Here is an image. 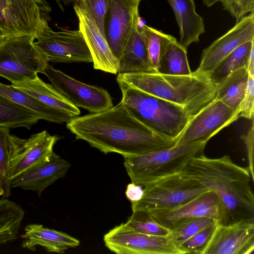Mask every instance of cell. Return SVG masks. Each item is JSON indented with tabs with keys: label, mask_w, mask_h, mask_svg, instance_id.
Wrapping results in <instances>:
<instances>
[{
	"label": "cell",
	"mask_w": 254,
	"mask_h": 254,
	"mask_svg": "<svg viewBox=\"0 0 254 254\" xmlns=\"http://www.w3.org/2000/svg\"><path fill=\"white\" fill-rule=\"evenodd\" d=\"M76 139L106 154L117 153L124 158L172 147L178 138L161 136L136 118L121 102L102 112L76 117L66 124Z\"/></svg>",
	"instance_id": "1"
},
{
	"label": "cell",
	"mask_w": 254,
	"mask_h": 254,
	"mask_svg": "<svg viewBox=\"0 0 254 254\" xmlns=\"http://www.w3.org/2000/svg\"><path fill=\"white\" fill-rule=\"evenodd\" d=\"M180 173L219 196L228 209L230 223L254 219V196L250 186V173L248 167L236 164L229 155L210 158L204 153L199 155L193 157Z\"/></svg>",
	"instance_id": "2"
},
{
	"label": "cell",
	"mask_w": 254,
	"mask_h": 254,
	"mask_svg": "<svg viewBox=\"0 0 254 254\" xmlns=\"http://www.w3.org/2000/svg\"><path fill=\"white\" fill-rule=\"evenodd\" d=\"M117 80L176 104L190 120L214 100L218 86L207 74L195 71L184 75L158 72L118 73Z\"/></svg>",
	"instance_id": "3"
},
{
	"label": "cell",
	"mask_w": 254,
	"mask_h": 254,
	"mask_svg": "<svg viewBox=\"0 0 254 254\" xmlns=\"http://www.w3.org/2000/svg\"><path fill=\"white\" fill-rule=\"evenodd\" d=\"M121 101L131 115L156 133L178 138L190 118L181 107L117 80Z\"/></svg>",
	"instance_id": "4"
},
{
	"label": "cell",
	"mask_w": 254,
	"mask_h": 254,
	"mask_svg": "<svg viewBox=\"0 0 254 254\" xmlns=\"http://www.w3.org/2000/svg\"><path fill=\"white\" fill-rule=\"evenodd\" d=\"M207 141H199L124 158L131 183L145 187L180 173L194 157L204 153Z\"/></svg>",
	"instance_id": "5"
},
{
	"label": "cell",
	"mask_w": 254,
	"mask_h": 254,
	"mask_svg": "<svg viewBox=\"0 0 254 254\" xmlns=\"http://www.w3.org/2000/svg\"><path fill=\"white\" fill-rule=\"evenodd\" d=\"M51 7L46 0H0V28L5 37L35 40L49 30Z\"/></svg>",
	"instance_id": "6"
},
{
	"label": "cell",
	"mask_w": 254,
	"mask_h": 254,
	"mask_svg": "<svg viewBox=\"0 0 254 254\" xmlns=\"http://www.w3.org/2000/svg\"><path fill=\"white\" fill-rule=\"evenodd\" d=\"M139 201L131 203L132 211H149L171 209L183 205L211 190L181 173L144 187Z\"/></svg>",
	"instance_id": "7"
},
{
	"label": "cell",
	"mask_w": 254,
	"mask_h": 254,
	"mask_svg": "<svg viewBox=\"0 0 254 254\" xmlns=\"http://www.w3.org/2000/svg\"><path fill=\"white\" fill-rule=\"evenodd\" d=\"M30 36L0 40V76L11 83L33 80L47 63Z\"/></svg>",
	"instance_id": "8"
},
{
	"label": "cell",
	"mask_w": 254,
	"mask_h": 254,
	"mask_svg": "<svg viewBox=\"0 0 254 254\" xmlns=\"http://www.w3.org/2000/svg\"><path fill=\"white\" fill-rule=\"evenodd\" d=\"M147 212L155 222L171 231L190 220L201 217L213 219L219 224L230 223L227 208L211 190L178 207Z\"/></svg>",
	"instance_id": "9"
},
{
	"label": "cell",
	"mask_w": 254,
	"mask_h": 254,
	"mask_svg": "<svg viewBox=\"0 0 254 254\" xmlns=\"http://www.w3.org/2000/svg\"><path fill=\"white\" fill-rule=\"evenodd\" d=\"M40 73L44 74L53 87L69 103L91 113L113 106L110 94L102 88L88 85L66 75L47 63Z\"/></svg>",
	"instance_id": "10"
},
{
	"label": "cell",
	"mask_w": 254,
	"mask_h": 254,
	"mask_svg": "<svg viewBox=\"0 0 254 254\" xmlns=\"http://www.w3.org/2000/svg\"><path fill=\"white\" fill-rule=\"evenodd\" d=\"M105 246L118 254H183L170 236L149 235L125 227L122 223L104 236Z\"/></svg>",
	"instance_id": "11"
},
{
	"label": "cell",
	"mask_w": 254,
	"mask_h": 254,
	"mask_svg": "<svg viewBox=\"0 0 254 254\" xmlns=\"http://www.w3.org/2000/svg\"><path fill=\"white\" fill-rule=\"evenodd\" d=\"M34 45L48 63H92L79 30L54 31L51 28L35 40Z\"/></svg>",
	"instance_id": "12"
},
{
	"label": "cell",
	"mask_w": 254,
	"mask_h": 254,
	"mask_svg": "<svg viewBox=\"0 0 254 254\" xmlns=\"http://www.w3.org/2000/svg\"><path fill=\"white\" fill-rule=\"evenodd\" d=\"M239 112L221 101L213 100L189 122L176 145L208 141L221 129L236 121Z\"/></svg>",
	"instance_id": "13"
},
{
	"label": "cell",
	"mask_w": 254,
	"mask_h": 254,
	"mask_svg": "<svg viewBox=\"0 0 254 254\" xmlns=\"http://www.w3.org/2000/svg\"><path fill=\"white\" fill-rule=\"evenodd\" d=\"M61 138L46 130L32 134L28 139L11 135L9 154L11 180L32 166L49 159L56 143Z\"/></svg>",
	"instance_id": "14"
},
{
	"label": "cell",
	"mask_w": 254,
	"mask_h": 254,
	"mask_svg": "<svg viewBox=\"0 0 254 254\" xmlns=\"http://www.w3.org/2000/svg\"><path fill=\"white\" fill-rule=\"evenodd\" d=\"M254 250V219L217 224L200 254H251Z\"/></svg>",
	"instance_id": "15"
},
{
	"label": "cell",
	"mask_w": 254,
	"mask_h": 254,
	"mask_svg": "<svg viewBox=\"0 0 254 254\" xmlns=\"http://www.w3.org/2000/svg\"><path fill=\"white\" fill-rule=\"evenodd\" d=\"M142 0H109L104 22L105 36L112 53L120 60L133 28L140 18Z\"/></svg>",
	"instance_id": "16"
},
{
	"label": "cell",
	"mask_w": 254,
	"mask_h": 254,
	"mask_svg": "<svg viewBox=\"0 0 254 254\" xmlns=\"http://www.w3.org/2000/svg\"><path fill=\"white\" fill-rule=\"evenodd\" d=\"M254 40V14L245 16L202 53L196 72L208 74L226 57L244 43Z\"/></svg>",
	"instance_id": "17"
},
{
	"label": "cell",
	"mask_w": 254,
	"mask_h": 254,
	"mask_svg": "<svg viewBox=\"0 0 254 254\" xmlns=\"http://www.w3.org/2000/svg\"><path fill=\"white\" fill-rule=\"evenodd\" d=\"M74 9L78 19V30L88 47L94 68L117 74L119 61L110 50L105 36L89 13L80 8L76 4L74 5Z\"/></svg>",
	"instance_id": "18"
},
{
	"label": "cell",
	"mask_w": 254,
	"mask_h": 254,
	"mask_svg": "<svg viewBox=\"0 0 254 254\" xmlns=\"http://www.w3.org/2000/svg\"><path fill=\"white\" fill-rule=\"evenodd\" d=\"M70 167L68 161L53 152L49 159L12 179L11 187L35 191L40 197L49 186L65 177Z\"/></svg>",
	"instance_id": "19"
},
{
	"label": "cell",
	"mask_w": 254,
	"mask_h": 254,
	"mask_svg": "<svg viewBox=\"0 0 254 254\" xmlns=\"http://www.w3.org/2000/svg\"><path fill=\"white\" fill-rule=\"evenodd\" d=\"M11 85L56 111L62 116L67 123L78 117L80 113L78 108L69 103L52 85L45 82L38 76L33 80L16 82Z\"/></svg>",
	"instance_id": "20"
},
{
	"label": "cell",
	"mask_w": 254,
	"mask_h": 254,
	"mask_svg": "<svg viewBox=\"0 0 254 254\" xmlns=\"http://www.w3.org/2000/svg\"><path fill=\"white\" fill-rule=\"evenodd\" d=\"M21 237L23 239L22 247L32 252L39 246L49 252L63 254L68 249L75 248L80 244L79 241L75 238L37 224L26 226Z\"/></svg>",
	"instance_id": "21"
},
{
	"label": "cell",
	"mask_w": 254,
	"mask_h": 254,
	"mask_svg": "<svg viewBox=\"0 0 254 254\" xmlns=\"http://www.w3.org/2000/svg\"><path fill=\"white\" fill-rule=\"evenodd\" d=\"M140 26L139 18L119 60L118 73L157 72L149 60Z\"/></svg>",
	"instance_id": "22"
},
{
	"label": "cell",
	"mask_w": 254,
	"mask_h": 254,
	"mask_svg": "<svg viewBox=\"0 0 254 254\" xmlns=\"http://www.w3.org/2000/svg\"><path fill=\"white\" fill-rule=\"evenodd\" d=\"M180 29V43L185 48L199 42V36L205 33L202 18L196 13L193 0H167Z\"/></svg>",
	"instance_id": "23"
},
{
	"label": "cell",
	"mask_w": 254,
	"mask_h": 254,
	"mask_svg": "<svg viewBox=\"0 0 254 254\" xmlns=\"http://www.w3.org/2000/svg\"><path fill=\"white\" fill-rule=\"evenodd\" d=\"M248 68H240L230 74L218 85L215 100L221 101L235 111L240 112L247 87Z\"/></svg>",
	"instance_id": "24"
},
{
	"label": "cell",
	"mask_w": 254,
	"mask_h": 254,
	"mask_svg": "<svg viewBox=\"0 0 254 254\" xmlns=\"http://www.w3.org/2000/svg\"><path fill=\"white\" fill-rule=\"evenodd\" d=\"M0 96L33 112L40 120L60 124L67 123L66 120L60 114L11 85L0 83Z\"/></svg>",
	"instance_id": "25"
},
{
	"label": "cell",
	"mask_w": 254,
	"mask_h": 254,
	"mask_svg": "<svg viewBox=\"0 0 254 254\" xmlns=\"http://www.w3.org/2000/svg\"><path fill=\"white\" fill-rule=\"evenodd\" d=\"M157 72L170 75H189L187 49L171 35L161 53Z\"/></svg>",
	"instance_id": "26"
},
{
	"label": "cell",
	"mask_w": 254,
	"mask_h": 254,
	"mask_svg": "<svg viewBox=\"0 0 254 254\" xmlns=\"http://www.w3.org/2000/svg\"><path fill=\"white\" fill-rule=\"evenodd\" d=\"M254 49V40L247 42L223 59L207 74L210 80L218 85L233 72L242 68H248L250 57Z\"/></svg>",
	"instance_id": "27"
},
{
	"label": "cell",
	"mask_w": 254,
	"mask_h": 254,
	"mask_svg": "<svg viewBox=\"0 0 254 254\" xmlns=\"http://www.w3.org/2000/svg\"><path fill=\"white\" fill-rule=\"evenodd\" d=\"M25 211L8 198L0 199V246L15 240Z\"/></svg>",
	"instance_id": "28"
},
{
	"label": "cell",
	"mask_w": 254,
	"mask_h": 254,
	"mask_svg": "<svg viewBox=\"0 0 254 254\" xmlns=\"http://www.w3.org/2000/svg\"><path fill=\"white\" fill-rule=\"evenodd\" d=\"M39 120L33 112L0 96V126L30 129Z\"/></svg>",
	"instance_id": "29"
},
{
	"label": "cell",
	"mask_w": 254,
	"mask_h": 254,
	"mask_svg": "<svg viewBox=\"0 0 254 254\" xmlns=\"http://www.w3.org/2000/svg\"><path fill=\"white\" fill-rule=\"evenodd\" d=\"M11 138L10 128L0 126V196L2 198L11 194L8 163Z\"/></svg>",
	"instance_id": "30"
},
{
	"label": "cell",
	"mask_w": 254,
	"mask_h": 254,
	"mask_svg": "<svg viewBox=\"0 0 254 254\" xmlns=\"http://www.w3.org/2000/svg\"><path fill=\"white\" fill-rule=\"evenodd\" d=\"M140 27L149 60L157 72L161 53L171 35L145 24Z\"/></svg>",
	"instance_id": "31"
},
{
	"label": "cell",
	"mask_w": 254,
	"mask_h": 254,
	"mask_svg": "<svg viewBox=\"0 0 254 254\" xmlns=\"http://www.w3.org/2000/svg\"><path fill=\"white\" fill-rule=\"evenodd\" d=\"M123 225L127 229L149 235L168 236L171 231L155 222L147 211H132V215Z\"/></svg>",
	"instance_id": "32"
},
{
	"label": "cell",
	"mask_w": 254,
	"mask_h": 254,
	"mask_svg": "<svg viewBox=\"0 0 254 254\" xmlns=\"http://www.w3.org/2000/svg\"><path fill=\"white\" fill-rule=\"evenodd\" d=\"M211 218L201 217L190 220L171 231L170 236L178 248L185 241L204 229L217 224Z\"/></svg>",
	"instance_id": "33"
},
{
	"label": "cell",
	"mask_w": 254,
	"mask_h": 254,
	"mask_svg": "<svg viewBox=\"0 0 254 254\" xmlns=\"http://www.w3.org/2000/svg\"><path fill=\"white\" fill-rule=\"evenodd\" d=\"M80 8L92 17L101 33L105 36L104 22L109 0H74Z\"/></svg>",
	"instance_id": "34"
},
{
	"label": "cell",
	"mask_w": 254,
	"mask_h": 254,
	"mask_svg": "<svg viewBox=\"0 0 254 254\" xmlns=\"http://www.w3.org/2000/svg\"><path fill=\"white\" fill-rule=\"evenodd\" d=\"M216 225L213 224L198 232L180 245L178 248L183 254H200Z\"/></svg>",
	"instance_id": "35"
},
{
	"label": "cell",
	"mask_w": 254,
	"mask_h": 254,
	"mask_svg": "<svg viewBox=\"0 0 254 254\" xmlns=\"http://www.w3.org/2000/svg\"><path fill=\"white\" fill-rule=\"evenodd\" d=\"M223 8L239 21L249 12L254 11V0H221Z\"/></svg>",
	"instance_id": "36"
},
{
	"label": "cell",
	"mask_w": 254,
	"mask_h": 254,
	"mask_svg": "<svg viewBox=\"0 0 254 254\" xmlns=\"http://www.w3.org/2000/svg\"><path fill=\"white\" fill-rule=\"evenodd\" d=\"M254 77L249 75L246 91L240 108L239 117L249 120L254 118Z\"/></svg>",
	"instance_id": "37"
},
{
	"label": "cell",
	"mask_w": 254,
	"mask_h": 254,
	"mask_svg": "<svg viewBox=\"0 0 254 254\" xmlns=\"http://www.w3.org/2000/svg\"><path fill=\"white\" fill-rule=\"evenodd\" d=\"M247 149L248 160V170L250 173L252 182H254V124L253 119L250 128L246 134L241 136Z\"/></svg>",
	"instance_id": "38"
},
{
	"label": "cell",
	"mask_w": 254,
	"mask_h": 254,
	"mask_svg": "<svg viewBox=\"0 0 254 254\" xmlns=\"http://www.w3.org/2000/svg\"><path fill=\"white\" fill-rule=\"evenodd\" d=\"M143 192L141 186L131 183L127 185L125 193L127 198L132 203L140 200Z\"/></svg>",
	"instance_id": "39"
},
{
	"label": "cell",
	"mask_w": 254,
	"mask_h": 254,
	"mask_svg": "<svg viewBox=\"0 0 254 254\" xmlns=\"http://www.w3.org/2000/svg\"><path fill=\"white\" fill-rule=\"evenodd\" d=\"M249 75L254 77V49L251 52L248 66Z\"/></svg>",
	"instance_id": "40"
},
{
	"label": "cell",
	"mask_w": 254,
	"mask_h": 254,
	"mask_svg": "<svg viewBox=\"0 0 254 254\" xmlns=\"http://www.w3.org/2000/svg\"><path fill=\"white\" fill-rule=\"evenodd\" d=\"M221 0H202L204 5L208 7H210L218 2H220Z\"/></svg>",
	"instance_id": "41"
},
{
	"label": "cell",
	"mask_w": 254,
	"mask_h": 254,
	"mask_svg": "<svg viewBox=\"0 0 254 254\" xmlns=\"http://www.w3.org/2000/svg\"><path fill=\"white\" fill-rule=\"evenodd\" d=\"M4 37H5L4 33L3 31V30L0 28V40Z\"/></svg>",
	"instance_id": "42"
},
{
	"label": "cell",
	"mask_w": 254,
	"mask_h": 254,
	"mask_svg": "<svg viewBox=\"0 0 254 254\" xmlns=\"http://www.w3.org/2000/svg\"><path fill=\"white\" fill-rule=\"evenodd\" d=\"M64 1H65V2H67V3H69L72 1H74V0H63Z\"/></svg>",
	"instance_id": "43"
}]
</instances>
